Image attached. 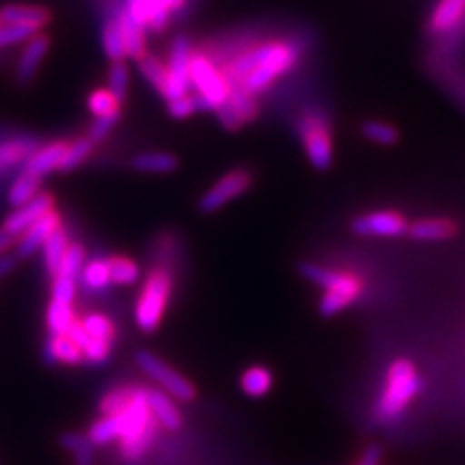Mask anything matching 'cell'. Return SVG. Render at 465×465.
I'll return each mask as SVG.
<instances>
[{
	"label": "cell",
	"mask_w": 465,
	"mask_h": 465,
	"mask_svg": "<svg viewBox=\"0 0 465 465\" xmlns=\"http://www.w3.org/2000/svg\"><path fill=\"white\" fill-rule=\"evenodd\" d=\"M465 0H439L429 20V32L432 35H446L463 20Z\"/></svg>",
	"instance_id": "obj_21"
},
{
	"label": "cell",
	"mask_w": 465,
	"mask_h": 465,
	"mask_svg": "<svg viewBox=\"0 0 465 465\" xmlns=\"http://www.w3.org/2000/svg\"><path fill=\"white\" fill-rule=\"evenodd\" d=\"M45 359L49 365H66L76 367L84 362L82 349L76 341H72L68 336H53L45 341Z\"/></svg>",
	"instance_id": "obj_23"
},
{
	"label": "cell",
	"mask_w": 465,
	"mask_h": 465,
	"mask_svg": "<svg viewBox=\"0 0 465 465\" xmlns=\"http://www.w3.org/2000/svg\"><path fill=\"white\" fill-rule=\"evenodd\" d=\"M85 436L94 448H101L119 440V427H116V420L113 415H101L95 423H92L90 429L85 430Z\"/></svg>",
	"instance_id": "obj_36"
},
{
	"label": "cell",
	"mask_w": 465,
	"mask_h": 465,
	"mask_svg": "<svg viewBox=\"0 0 465 465\" xmlns=\"http://www.w3.org/2000/svg\"><path fill=\"white\" fill-rule=\"evenodd\" d=\"M301 51L299 43L289 39L251 43L220 66L229 85H237L256 97L297 66Z\"/></svg>",
	"instance_id": "obj_1"
},
{
	"label": "cell",
	"mask_w": 465,
	"mask_h": 465,
	"mask_svg": "<svg viewBox=\"0 0 465 465\" xmlns=\"http://www.w3.org/2000/svg\"><path fill=\"white\" fill-rule=\"evenodd\" d=\"M128 84H130V70L126 61L111 63L107 72V90L124 104L126 94H128Z\"/></svg>",
	"instance_id": "obj_42"
},
{
	"label": "cell",
	"mask_w": 465,
	"mask_h": 465,
	"mask_svg": "<svg viewBox=\"0 0 465 465\" xmlns=\"http://www.w3.org/2000/svg\"><path fill=\"white\" fill-rule=\"evenodd\" d=\"M297 130L311 165L318 171H328L333 163V138L326 116L320 111L304 109L299 114Z\"/></svg>",
	"instance_id": "obj_6"
},
{
	"label": "cell",
	"mask_w": 465,
	"mask_h": 465,
	"mask_svg": "<svg viewBox=\"0 0 465 465\" xmlns=\"http://www.w3.org/2000/svg\"><path fill=\"white\" fill-rule=\"evenodd\" d=\"M70 242L72 241L68 239L66 229L61 227L53 232L45 244H43V249H41L43 264H45V272L51 275V280L58 273V270H61V264H63Z\"/></svg>",
	"instance_id": "obj_28"
},
{
	"label": "cell",
	"mask_w": 465,
	"mask_h": 465,
	"mask_svg": "<svg viewBox=\"0 0 465 465\" xmlns=\"http://www.w3.org/2000/svg\"><path fill=\"white\" fill-rule=\"evenodd\" d=\"M85 260L87 258H85L84 244L82 242H70L63 264H61V270H58L56 275H64V278L80 282V275H82Z\"/></svg>",
	"instance_id": "obj_41"
},
{
	"label": "cell",
	"mask_w": 465,
	"mask_h": 465,
	"mask_svg": "<svg viewBox=\"0 0 465 465\" xmlns=\"http://www.w3.org/2000/svg\"><path fill=\"white\" fill-rule=\"evenodd\" d=\"M53 16L47 8L35 6V5H6L0 8V22L8 25H22L43 32Z\"/></svg>",
	"instance_id": "obj_19"
},
{
	"label": "cell",
	"mask_w": 465,
	"mask_h": 465,
	"mask_svg": "<svg viewBox=\"0 0 465 465\" xmlns=\"http://www.w3.org/2000/svg\"><path fill=\"white\" fill-rule=\"evenodd\" d=\"M121 114H109V116H99V119L94 121V124L87 130V138H90L95 145L101 143L104 140H107V136L116 128V124L121 123Z\"/></svg>",
	"instance_id": "obj_45"
},
{
	"label": "cell",
	"mask_w": 465,
	"mask_h": 465,
	"mask_svg": "<svg viewBox=\"0 0 465 465\" xmlns=\"http://www.w3.org/2000/svg\"><path fill=\"white\" fill-rule=\"evenodd\" d=\"M66 145H68V142H64V140H54L49 143L37 145V150L25 159L20 171H25L43 181L47 174L58 171V167H61Z\"/></svg>",
	"instance_id": "obj_17"
},
{
	"label": "cell",
	"mask_w": 465,
	"mask_h": 465,
	"mask_svg": "<svg viewBox=\"0 0 465 465\" xmlns=\"http://www.w3.org/2000/svg\"><path fill=\"white\" fill-rule=\"evenodd\" d=\"M130 167L143 174H171L177 171L179 159L169 152H142L130 159Z\"/></svg>",
	"instance_id": "obj_25"
},
{
	"label": "cell",
	"mask_w": 465,
	"mask_h": 465,
	"mask_svg": "<svg viewBox=\"0 0 465 465\" xmlns=\"http://www.w3.org/2000/svg\"><path fill=\"white\" fill-rule=\"evenodd\" d=\"M113 351V343L105 340H95V338H87V341L82 345V355L84 362H87L90 367H101L111 359Z\"/></svg>",
	"instance_id": "obj_43"
},
{
	"label": "cell",
	"mask_w": 465,
	"mask_h": 465,
	"mask_svg": "<svg viewBox=\"0 0 465 465\" xmlns=\"http://www.w3.org/2000/svg\"><path fill=\"white\" fill-rule=\"evenodd\" d=\"M258 113H260V107H258L256 97L246 94L237 85H231L229 101L215 114L227 130H239L244 124L252 123L258 116Z\"/></svg>",
	"instance_id": "obj_13"
},
{
	"label": "cell",
	"mask_w": 465,
	"mask_h": 465,
	"mask_svg": "<svg viewBox=\"0 0 465 465\" xmlns=\"http://www.w3.org/2000/svg\"><path fill=\"white\" fill-rule=\"evenodd\" d=\"M423 390V381L417 367L410 359H396L388 367L386 381L376 403V420L381 425H390L398 420L411 401Z\"/></svg>",
	"instance_id": "obj_3"
},
{
	"label": "cell",
	"mask_w": 465,
	"mask_h": 465,
	"mask_svg": "<svg viewBox=\"0 0 465 465\" xmlns=\"http://www.w3.org/2000/svg\"><path fill=\"white\" fill-rule=\"evenodd\" d=\"M94 150H95V143L87 136H82V138H76L74 142H70L66 145V152L63 155V162H61V167H58V173H70V171L82 167L87 159L94 155Z\"/></svg>",
	"instance_id": "obj_35"
},
{
	"label": "cell",
	"mask_w": 465,
	"mask_h": 465,
	"mask_svg": "<svg viewBox=\"0 0 465 465\" xmlns=\"http://www.w3.org/2000/svg\"><path fill=\"white\" fill-rule=\"evenodd\" d=\"M186 0H124L126 12L152 34H162L174 14L183 12Z\"/></svg>",
	"instance_id": "obj_10"
},
{
	"label": "cell",
	"mask_w": 465,
	"mask_h": 465,
	"mask_svg": "<svg viewBox=\"0 0 465 465\" xmlns=\"http://www.w3.org/2000/svg\"><path fill=\"white\" fill-rule=\"evenodd\" d=\"M361 133L376 145H394L400 140L398 128L386 121H365L361 126Z\"/></svg>",
	"instance_id": "obj_39"
},
{
	"label": "cell",
	"mask_w": 465,
	"mask_h": 465,
	"mask_svg": "<svg viewBox=\"0 0 465 465\" xmlns=\"http://www.w3.org/2000/svg\"><path fill=\"white\" fill-rule=\"evenodd\" d=\"M109 260V273H111V283L113 285H134L140 282V266L138 262L128 258V256H121V254H114V256H107Z\"/></svg>",
	"instance_id": "obj_34"
},
{
	"label": "cell",
	"mask_w": 465,
	"mask_h": 465,
	"mask_svg": "<svg viewBox=\"0 0 465 465\" xmlns=\"http://www.w3.org/2000/svg\"><path fill=\"white\" fill-rule=\"evenodd\" d=\"M87 109L99 119V116H109V114H119L123 113V101L116 99L107 87H99V90H94L87 97Z\"/></svg>",
	"instance_id": "obj_38"
},
{
	"label": "cell",
	"mask_w": 465,
	"mask_h": 465,
	"mask_svg": "<svg viewBox=\"0 0 465 465\" xmlns=\"http://www.w3.org/2000/svg\"><path fill=\"white\" fill-rule=\"evenodd\" d=\"M407 235L415 241L423 242H439L456 235V223L444 220V217H434V220H419L410 225Z\"/></svg>",
	"instance_id": "obj_26"
},
{
	"label": "cell",
	"mask_w": 465,
	"mask_h": 465,
	"mask_svg": "<svg viewBox=\"0 0 465 465\" xmlns=\"http://www.w3.org/2000/svg\"><path fill=\"white\" fill-rule=\"evenodd\" d=\"M134 361H136V367L173 400H177L181 403H191L196 400V394H198L196 386L188 381L186 376H183L177 369L167 365L162 357H157L155 353L148 351V349H140Z\"/></svg>",
	"instance_id": "obj_7"
},
{
	"label": "cell",
	"mask_w": 465,
	"mask_h": 465,
	"mask_svg": "<svg viewBox=\"0 0 465 465\" xmlns=\"http://www.w3.org/2000/svg\"><path fill=\"white\" fill-rule=\"evenodd\" d=\"M20 258L16 254H5L0 256V280L8 278V275L18 268Z\"/></svg>",
	"instance_id": "obj_47"
},
{
	"label": "cell",
	"mask_w": 465,
	"mask_h": 465,
	"mask_svg": "<svg viewBox=\"0 0 465 465\" xmlns=\"http://www.w3.org/2000/svg\"><path fill=\"white\" fill-rule=\"evenodd\" d=\"M0 24H3V22H0Z\"/></svg>",
	"instance_id": "obj_50"
},
{
	"label": "cell",
	"mask_w": 465,
	"mask_h": 465,
	"mask_svg": "<svg viewBox=\"0 0 465 465\" xmlns=\"http://www.w3.org/2000/svg\"><path fill=\"white\" fill-rule=\"evenodd\" d=\"M351 231L367 239H398L407 235L410 225L407 220L394 210H374L362 213L351 222Z\"/></svg>",
	"instance_id": "obj_11"
},
{
	"label": "cell",
	"mask_w": 465,
	"mask_h": 465,
	"mask_svg": "<svg viewBox=\"0 0 465 465\" xmlns=\"http://www.w3.org/2000/svg\"><path fill=\"white\" fill-rule=\"evenodd\" d=\"M16 242H18L16 235H12V232H8L5 227H0V256L10 254V251L16 246Z\"/></svg>",
	"instance_id": "obj_48"
},
{
	"label": "cell",
	"mask_w": 465,
	"mask_h": 465,
	"mask_svg": "<svg viewBox=\"0 0 465 465\" xmlns=\"http://www.w3.org/2000/svg\"><path fill=\"white\" fill-rule=\"evenodd\" d=\"M136 64L143 80L148 82L159 95H163L169 82V72H167V64L162 61V58L145 53L140 61H136Z\"/></svg>",
	"instance_id": "obj_33"
},
{
	"label": "cell",
	"mask_w": 465,
	"mask_h": 465,
	"mask_svg": "<svg viewBox=\"0 0 465 465\" xmlns=\"http://www.w3.org/2000/svg\"><path fill=\"white\" fill-rule=\"evenodd\" d=\"M198 111V104L194 95H183L179 99H173L167 104V113L173 116V119H188V116H193Z\"/></svg>",
	"instance_id": "obj_46"
},
{
	"label": "cell",
	"mask_w": 465,
	"mask_h": 465,
	"mask_svg": "<svg viewBox=\"0 0 465 465\" xmlns=\"http://www.w3.org/2000/svg\"><path fill=\"white\" fill-rule=\"evenodd\" d=\"M101 415H113L119 427V448L124 460L138 461L150 452L157 423L150 410L148 388L119 386L109 390L99 403Z\"/></svg>",
	"instance_id": "obj_2"
},
{
	"label": "cell",
	"mask_w": 465,
	"mask_h": 465,
	"mask_svg": "<svg viewBox=\"0 0 465 465\" xmlns=\"http://www.w3.org/2000/svg\"><path fill=\"white\" fill-rule=\"evenodd\" d=\"M49 47L51 39L41 32L24 43V49L16 63V82L20 85H29L34 82V78L37 76V70L41 68L43 61H45Z\"/></svg>",
	"instance_id": "obj_16"
},
{
	"label": "cell",
	"mask_w": 465,
	"mask_h": 465,
	"mask_svg": "<svg viewBox=\"0 0 465 465\" xmlns=\"http://www.w3.org/2000/svg\"><path fill=\"white\" fill-rule=\"evenodd\" d=\"M80 322H82V328L85 330V333L90 338L105 340V341L114 343L116 326H114V322L107 314L90 312V314H85L84 318H80Z\"/></svg>",
	"instance_id": "obj_37"
},
{
	"label": "cell",
	"mask_w": 465,
	"mask_h": 465,
	"mask_svg": "<svg viewBox=\"0 0 465 465\" xmlns=\"http://www.w3.org/2000/svg\"><path fill=\"white\" fill-rule=\"evenodd\" d=\"M194 54V47L191 37L186 35H174L171 43V51L167 58V72H169V82L165 87V94L162 95L167 104L173 99H179L183 95L193 94L191 85V61Z\"/></svg>",
	"instance_id": "obj_8"
},
{
	"label": "cell",
	"mask_w": 465,
	"mask_h": 465,
	"mask_svg": "<svg viewBox=\"0 0 465 465\" xmlns=\"http://www.w3.org/2000/svg\"><path fill=\"white\" fill-rule=\"evenodd\" d=\"M37 150V142L29 136H14L0 140V177L24 165L25 159Z\"/></svg>",
	"instance_id": "obj_20"
},
{
	"label": "cell",
	"mask_w": 465,
	"mask_h": 465,
	"mask_svg": "<svg viewBox=\"0 0 465 465\" xmlns=\"http://www.w3.org/2000/svg\"><path fill=\"white\" fill-rule=\"evenodd\" d=\"M101 47H104L105 56L111 63L126 61V45H124V35L119 18H116V12L111 14V18L104 24V32H101Z\"/></svg>",
	"instance_id": "obj_27"
},
{
	"label": "cell",
	"mask_w": 465,
	"mask_h": 465,
	"mask_svg": "<svg viewBox=\"0 0 465 465\" xmlns=\"http://www.w3.org/2000/svg\"><path fill=\"white\" fill-rule=\"evenodd\" d=\"M80 283L87 293L101 295L113 285L111 273H109V260L105 256H95L92 260H85Z\"/></svg>",
	"instance_id": "obj_24"
},
{
	"label": "cell",
	"mask_w": 465,
	"mask_h": 465,
	"mask_svg": "<svg viewBox=\"0 0 465 465\" xmlns=\"http://www.w3.org/2000/svg\"><path fill=\"white\" fill-rule=\"evenodd\" d=\"M51 210H54V196L51 193H41L32 202L24 203L20 208H14L12 213L5 220L3 227L12 232V235L20 237L35 222H39L43 215H47Z\"/></svg>",
	"instance_id": "obj_15"
},
{
	"label": "cell",
	"mask_w": 465,
	"mask_h": 465,
	"mask_svg": "<svg viewBox=\"0 0 465 465\" xmlns=\"http://www.w3.org/2000/svg\"><path fill=\"white\" fill-rule=\"evenodd\" d=\"M273 388V374L264 365H252L241 376V390L249 398H264Z\"/></svg>",
	"instance_id": "obj_29"
},
{
	"label": "cell",
	"mask_w": 465,
	"mask_h": 465,
	"mask_svg": "<svg viewBox=\"0 0 465 465\" xmlns=\"http://www.w3.org/2000/svg\"><path fill=\"white\" fill-rule=\"evenodd\" d=\"M61 446L70 454L74 465H95V452L85 434L68 430L61 434Z\"/></svg>",
	"instance_id": "obj_32"
},
{
	"label": "cell",
	"mask_w": 465,
	"mask_h": 465,
	"mask_svg": "<svg viewBox=\"0 0 465 465\" xmlns=\"http://www.w3.org/2000/svg\"><path fill=\"white\" fill-rule=\"evenodd\" d=\"M114 12H116V18H119L121 27H123L128 58H133V61H140V58L148 53V43H145V34H148V29L130 16L124 5L116 8Z\"/></svg>",
	"instance_id": "obj_22"
},
{
	"label": "cell",
	"mask_w": 465,
	"mask_h": 465,
	"mask_svg": "<svg viewBox=\"0 0 465 465\" xmlns=\"http://www.w3.org/2000/svg\"><path fill=\"white\" fill-rule=\"evenodd\" d=\"M173 293V275L167 268L150 270L134 304V322L143 333H153L167 312Z\"/></svg>",
	"instance_id": "obj_5"
},
{
	"label": "cell",
	"mask_w": 465,
	"mask_h": 465,
	"mask_svg": "<svg viewBox=\"0 0 465 465\" xmlns=\"http://www.w3.org/2000/svg\"><path fill=\"white\" fill-rule=\"evenodd\" d=\"M381 450H378L376 446H371L365 454H362V458L359 460L357 465H381Z\"/></svg>",
	"instance_id": "obj_49"
},
{
	"label": "cell",
	"mask_w": 465,
	"mask_h": 465,
	"mask_svg": "<svg viewBox=\"0 0 465 465\" xmlns=\"http://www.w3.org/2000/svg\"><path fill=\"white\" fill-rule=\"evenodd\" d=\"M45 322H47L49 333H53V336H66L70 328L78 322L74 304L58 302L51 299L45 312Z\"/></svg>",
	"instance_id": "obj_30"
},
{
	"label": "cell",
	"mask_w": 465,
	"mask_h": 465,
	"mask_svg": "<svg viewBox=\"0 0 465 465\" xmlns=\"http://www.w3.org/2000/svg\"><path fill=\"white\" fill-rule=\"evenodd\" d=\"M299 272H301L304 280H309L311 283L318 285L320 289H324V291L336 285L343 275V272L314 264V262H302V264L299 266Z\"/></svg>",
	"instance_id": "obj_40"
},
{
	"label": "cell",
	"mask_w": 465,
	"mask_h": 465,
	"mask_svg": "<svg viewBox=\"0 0 465 465\" xmlns=\"http://www.w3.org/2000/svg\"><path fill=\"white\" fill-rule=\"evenodd\" d=\"M191 85L198 111L217 113L229 101V80L225 78L222 66L206 51L194 49L191 61Z\"/></svg>",
	"instance_id": "obj_4"
},
{
	"label": "cell",
	"mask_w": 465,
	"mask_h": 465,
	"mask_svg": "<svg viewBox=\"0 0 465 465\" xmlns=\"http://www.w3.org/2000/svg\"><path fill=\"white\" fill-rule=\"evenodd\" d=\"M61 227H63V217L54 208L47 215H43L41 220L35 222L25 232H22L16 246H14V254H16L20 260H25L32 254L39 252L43 249V244L47 242V239Z\"/></svg>",
	"instance_id": "obj_14"
},
{
	"label": "cell",
	"mask_w": 465,
	"mask_h": 465,
	"mask_svg": "<svg viewBox=\"0 0 465 465\" xmlns=\"http://www.w3.org/2000/svg\"><path fill=\"white\" fill-rule=\"evenodd\" d=\"M252 186V173L249 169H232L213 183L198 200L200 213H215L232 200L242 196Z\"/></svg>",
	"instance_id": "obj_9"
},
{
	"label": "cell",
	"mask_w": 465,
	"mask_h": 465,
	"mask_svg": "<svg viewBox=\"0 0 465 465\" xmlns=\"http://www.w3.org/2000/svg\"><path fill=\"white\" fill-rule=\"evenodd\" d=\"M78 295V282L64 278V275H54L51 285V299L58 302L74 304V299Z\"/></svg>",
	"instance_id": "obj_44"
},
{
	"label": "cell",
	"mask_w": 465,
	"mask_h": 465,
	"mask_svg": "<svg viewBox=\"0 0 465 465\" xmlns=\"http://www.w3.org/2000/svg\"><path fill=\"white\" fill-rule=\"evenodd\" d=\"M148 401L152 415L159 427L169 432H177L183 429L184 419L177 405V400H173L163 390L148 388Z\"/></svg>",
	"instance_id": "obj_18"
},
{
	"label": "cell",
	"mask_w": 465,
	"mask_h": 465,
	"mask_svg": "<svg viewBox=\"0 0 465 465\" xmlns=\"http://www.w3.org/2000/svg\"><path fill=\"white\" fill-rule=\"evenodd\" d=\"M362 295V282L357 275L343 272L341 280L324 291L322 299H320L318 311L324 318H331L341 314L345 309L351 307V304Z\"/></svg>",
	"instance_id": "obj_12"
},
{
	"label": "cell",
	"mask_w": 465,
	"mask_h": 465,
	"mask_svg": "<svg viewBox=\"0 0 465 465\" xmlns=\"http://www.w3.org/2000/svg\"><path fill=\"white\" fill-rule=\"evenodd\" d=\"M41 184L43 181L34 177V174H29L25 171H20L18 177L12 181L10 188H8V203L12 208H20L24 203L32 202L35 196L41 194Z\"/></svg>",
	"instance_id": "obj_31"
}]
</instances>
